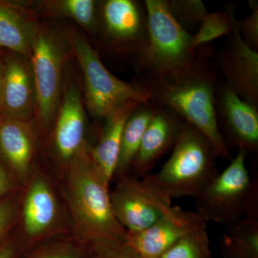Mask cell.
<instances>
[{
  "instance_id": "obj_1",
  "label": "cell",
  "mask_w": 258,
  "mask_h": 258,
  "mask_svg": "<svg viewBox=\"0 0 258 258\" xmlns=\"http://www.w3.org/2000/svg\"><path fill=\"white\" fill-rule=\"evenodd\" d=\"M86 148L62 169V195L73 235L88 244L98 238L124 241L126 231L115 218L107 186Z\"/></svg>"
},
{
  "instance_id": "obj_2",
  "label": "cell",
  "mask_w": 258,
  "mask_h": 258,
  "mask_svg": "<svg viewBox=\"0 0 258 258\" xmlns=\"http://www.w3.org/2000/svg\"><path fill=\"white\" fill-rule=\"evenodd\" d=\"M143 86L151 101L167 107L204 134L217 157L232 160L217 123L215 78L200 62L175 74L149 77Z\"/></svg>"
},
{
  "instance_id": "obj_3",
  "label": "cell",
  "mask_w": 258,
  "mask_h": 258,
  "mask_svg": "<svg viewBox=\"0 0 258 258\" xmlns=\"http://www.w3.org/2000/svg\"><path fill=\"white\" fill-rule=\"evenodd\" d=\"M210 141L198 128L183 123L172 154L159 172L144 176L163 195L172 200L195 198L218 174Z\"/></svg>"
},
{
  "instance_id": "obj_4",
  "label": "cell",
  "mask_w": 258,
  "mask_h": 258,
  "mask_svg": "<svg viewBox=\"0 0 258 258\" xmlns=\"http://www.w3.org/2000/svg\"><path fill=\"white\" fill-rule=\"evenodd\" d=\"M60 32L79 64L83 101L93 117L105 119L118 105L129 100L150 102V93L143 85L122 81L106 69L91 44L77 29L66 27Z\"/></svg>"
},
{
  "instance_id": "obj_5",
  "label": "cell",
  "mask_w": 258,
  "mask_h": 258,
  "mask_svg": "<svg viewBox=\"0 0 258 258\" xmlns=\"http://www.w3.org/2000/svg\"><path fill=\"white\" fill-rule=\"evenodd\" d=\"M67 49L60 32L37 20L29 60L36 96L33 122L38 136L50 132L60 105L69 57Z\"/></svg>"
},
{
  "instance_id": "obj_6",
  "label": "cell",
  "mask_w": 258,
  "mask_h": 258,
  "mask_svg": "<svg viewBox=\"0 0 258 258\" xmlns=\"http://www.w3.org/2000/svg\"><path fill=\"white\" fill-rule=\"evenodd\" d=\"M148 41L138 55L149 77L175 74L199 63L191 48L192 36L172 15L165 0L145 1Z\"/></svg>"
},
{
  "instance_id": "obj_7",
  "label": "cell",
  "mask_w": 258,
  "mask_h": 258,
  "mask_svg": "<svg viewBox=\"0 0 258 258\" xmlns=\"http://www.w3.org/2000/svg\"><path fill=\"white\" fill-rule=\"evenodd\" d=\"M247 151L239 148L230 165L195 198L197 214L205 222L228 227L245 217H257V186L246 167Z\"/></svg>"
},
{
  "instance_id": "obj_8",
  "label": "cell",
  "mask_w": 258,
  "mask_h": 258,
  "mask_svg": "<svg viewBox=\"0 0 258 258\" xmlns=\"http://www.w3.org/2000/svg\"><path fill=\"white\" fill-rule=\"evenodd\" d=\"M20 215L24 241L37 244L64 232L66 217L53 183L34 169L20 195Z\"/></svg>"
},
{
  "instance_id": "obj_9",
  "label": "cell",
  "mask_w": 258,
  "mask_h": 258,
  "mask_svg": "<svg viewBox=\"0 0 258 258\" xmlns=\"http://www.w3.org/2000/svg\"><path fill=\"white\" fill-rule=\"evenodd\" d=\"M86 129L87 118L82 83L78 75L68 69L60 105L50 130L51 151L61 170L89 147L86 141Z\"/></svg>"
},
{
  "instance_id": "obj_10",
  "label": "cell",
  "mask_w": 258,
  "mask_h": 258,
  "mask_svg": "<svg viewBox=\"0 0 258 258\" xmlns=\"http://www.w3.org/2000/svg\"><path fill=\"white\" fill-rule=\"evenodd\" d=\"M115 218L129 233L152 226L171 205V200L154 187L144 176L120 178L110 192Z\"/></svg>"
},
{
  "instance_id": "obj_11",
  "label": "cell",
  "mask_w": 258,
  "mask_h": 258,
  "mask_svg": "<svg viewBox=\"0 0 258 258\" xmlns=\"http://www.w3.org/2000/svg\"><path fill=\"white\" fill-rule=\"evenodd\" d=\"M99 31L109 45L139 55L148 41L147 13L132 0H106L98 5Z\"/></svg>"
},
{
  "instance_id": "obj_12",
  "label": "cell",
  "mask_w": 258,
  "mask_h": 258,
  "mask_svg": "<svg viewBox=\"0 0 258 258\" xmlns=\"http://www.w3.org/2000/svg\"><path fill=\"white\" fill-rule=\"evenodd\" d=\"M205 223L196 212L171 205L146 230L136 233L126 232L123 242L143 258H160L178 241Z\"/></svg>"
},
{
  "instance_id": "obj_13",
  "label": "cell",
  "mask_w": 258,
  "mask_h": 258,
  "mask_svg": "<svg viewBox=\"0 0 258 258\" xmlns=\"http://www.w3.org/2000/svg\"><path fill=\"white\" fill-rule=\"evenodd\" d=\"M232 20L230 42L220 58L225 85L241 99L258 106V53L242 40L237 30L234 9L227 8Z\"/></svg>"
},
{
  "instance_id": "obj_14",
  "label": "cell",
  "mask_w": 258,
  "mask_h": 258,
  "mask_svg": "<svg viewBox=\"0 0 258 258\" xmlns=\"http://www.w3.org/2000/svg\"><path fill=\"white\" fill-rule=\"evenodd\" d=\"M4 60L0 117L25 121L33 120L36 96L30 60L10 51H5Z\"/></svg>"
},
{
  "instance_id": "obj_15",
  "label": "cell",
  "mask_w": 258,
  "mask_h": 258,
  "mask_svg": "<svg viewBox=\"0 0 258 258\" xmlns=\"http://www.w3.org/2000/svg\"><path fill=\"white\" fill-rule=\"evenodd\" d=\"M37 137L33 120L0 117V159L18 184L23 186L35 168Z\"/></svg>"
},
{
  "instance_id": "obj_16",
  "label": "cell",
  "mask_w": 258,
  "mask_h": 258,
  "mask_svg": "<svg viewBox=\"0 0 258 258\" xmlns=\"http://www.w3.org/2000/svg\"><path fill=\"white\" fill-rule=\"evenodd\" d=\"M142 103H145L129 100L118 105L107 115L98 142L90 148V157L93 166L108 186L114 177L125 123Z\"/></svg>"
},
{
  "instance_id": "obj_17",
  "label": "cell",
  "mask_w": 258,
  "mask_h": 258,
  "mask_svg": "<svg viewBox=\"0 0 258 258\" xmlns=\"http://www.w3.org/2000/svg\"><path fill=\"white\" fill-rule=\"evenodd\" d=\"M173 113L158 110L144 132L132 169L137 177L147 175L161 156L174 147L183 123Z\"/></svg>"
},
{
  "instance_id": "obj_18",
  "label": "cell",
  "mask_w": 258,
  "mask_h": 258,
  "mask_svg": "<svg viewBox=\"0 0 258 258\" xmlns=\"http://www.w3.org/2000/svg\"><path fill=\"white\" fill-rule=\"evenodd\" d=\"M36 15L15 2L0 0V50L30 57Z\"/></svg>"
},
{
  "instance_id": "obj_19",
  "label": "cell",
  "mask_w": 258,
  "mask_h": 258,
  "mask_svg": "<svg viewBox=\"0 0 258 258\" xmlns=\"http://www.w3.org/2000/svg\"><path fill=\"white\" fill-rule=\"evenodd\" d=\"M220 108L227 128L239 148L255 150L258 146V113L247 102L223 86L220 93Z\"/></svg>"
},
{
  "instance_id": "obj_20",
  "label": "cell",
  "mask_w": 258,
  "mask_h": 258,
  "mask_svg": "<svg viewBox=\"0 0 258 258\" xmlns=\"http://www.w3.org/2000/svg\"><path fill=\"white\" fill-rule=\"evenodd\" d=\"M157 109L150 103H142L129 117L123 128L120 142L119 157L114 177L118 179L128 175L129 169L138 152L141 142L149 122ZM113 177V178H114Z\"/></svg>"
},
{
  "instance_id": "obj_21",
  "label": "cell",
  "mask_w": 258,
  "mask_h": 258,
  "mask_svg": "<svg viewBox=\"0 0 258 258\" xmlns=\"http://www.w3.org/2000/svg\"><path fill=\"white\" fill-rule=\"evenodd\" d=\"M220 248L223 258H258V217H245L227 227Z\"/></svg>"
},
{
  "instance_id": "obj_22",
  "label": "cell",
  "mask_w": 258,
  "mask_h": 258,
  "mask_svg": "<svg viewBox=\"0 0 258 258\" xmlns=\"http://www.w3.org/2000/svg\"><path fill=\"white\" fill-rule=\"evenodd\" d=\"M99 3L94 0H43L37 8L46 15L74 20L91 35L99 32Z\"/></svg>"
},
{
  "instance_id": "obj_23",
  "label": "cell",
  "mask_w": 258,
  "mask_h": 258,
  "mask_svg": "<svg viewBox=\"0 0 258 258\" xmlns=\"http://www.w3.org/2000/svg\"><path fill=\"white\" fill-rule=\"evenodd\" d=\"M160 258H212L207 223L182 237Z\"/></svg>"
},
{
  "instance_id": "obj_24",
  "label": "cell",
  "mask_w": 258,
  "mask_h": 258,
  "mask_svg": "<svg viewBox=\"0 0 258 258\" xmlns=\"http://www.w3.org/2000/svg\"><path fill=\"white\" fill-rule=\"evenodd\" d=\"M87 244L83 243L74 235L55 239L29 251L24 258H86Z\"/></svg>"
},
{
  "instance_id": "obj_25",
  "label": "cell",
  "mask_w": 258,
  "mask_h": 258,
  "mask_svg": "<svg viewBox=\"0 0 258 258\" xmlns=\"http://www.w3.org/2000/svg\"><path fill=\"white\" fill-rule=\"evenodd\" d=\"M232 30V20L227 12L208 13L200 24L198 32L191 38V48L195 50L204 44L230 35Z\"/></svg>"
},
{
  "instance_id": "obj_26",
  "label": "cell",
  "mask_w": 258,
  "mask_h": 258,
  "mask_svg": "<svg viewBox=\"0 0 258 258\" xmlns=\"http://www.w3.org/2000/svg\"><path fill=\"white\" fill-rule=\"evenodd\" d=\"M86 258H143L123 241L98 238L87 244Z\"/></svg>"
},
{
  "instance_id": "obj_27",
  "label": "cell",
  "mask_w": 258,
  "mask_h": 258,
  "mask_svg": "<svg viewBox=\"0 0 258 258\" xmlns=\"http://www.w3.org/2000/svg\"><path fill=\"white\" fill-rule=\"evenodd\" d=\"M166 3L171 13L181 25L201 24L208 13L203 2L200 0H173Z\"/></svg>"
},
{
  "instance_id": "obj_28",
  "label": "cell",
  "mask_w": 258,
  "mask_h": 258,
  "mask_svg": "<svg viewBox=\"0 0 258 258\" xmlns=\"http://www.w3.org/2000/svg\"><path fill=\"white\" fill-rule=\"evenodd\" d=\"M17 193L0 200V246L19 217L20 195Z\"/></svg>"
},
{
  "instance_id": "obj_29",
  "label": "cell",
  "mask_w": 258,
  "mask_h": 258,
  "mask_svg": "<svg viewBox=\"0 0 258 258\" xmlns=\"http://www.w3.org/2000/svg\"><path fill=\"white\" fill-rule=\"evenodd\" d=\"M252 13L247 18L236 22L237 30L241 37L251 48L258 49V3L257 1H249Z\"/></svg>"
},
{
  "instance_id": "obj_30",
  "label": "cell",
  "mask_w": 258,
  "mask_h": 258,
  "mask_svg": "<svg viewBox=\"0 0 258 258\" xmlns=\"http://www.w3.org/2000/svg\"><path fill=\"white\" fill-rule=\"evenodd\" d=\"M18 182L0 159V200L15 192Z\"/></svg>"
},
{
  "instance_id": "obj_31",
  "label": "cell",
  "mask_w": 258,
  "mask_h": 258,
  "mask_svg": "<svg viewBox=\"0 0 258 258\" xmlns=\"http://www.w3.org/2000/svg\"><path fill=\"white\" fill-rule=\"evenodd\" d=\"M18 247L13 241H6L0 246V258H17Z\"/></svg>"
},
{
  "instance_id": "obj_32",
  "label": "cell",
  "mask_w": 258,
  "mask_h": 258,
  "mask_svg": "<svg viewBox=\"0 0 258 258\" xmlns=\"http://www.w3.org/2000/svg\"><path fill=\"white\" fill-rule=\"evenodd\" d=\"M5 50H0V92H1L2 84H3V76L5 69Z\"/></svg>"
}]
</instances>
